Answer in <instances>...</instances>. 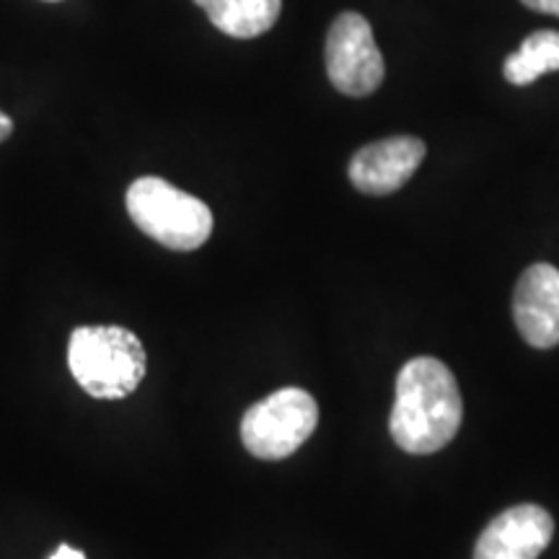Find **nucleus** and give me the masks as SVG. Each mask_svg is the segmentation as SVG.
I'll use <instances>...</instances> for the list:
<instances>
[{
	"mask_svg": "<svg viewBox=\"0 0 559 559\" xmlns=\"http://www.w3.org/2000/svg\"><path fill=\"white\" fill-rule=\"evenodd\" d=\"M461 394L451 368L438 358H415L400 370L389 430L402 451L428 456L461 428Z\"/></svg>",
	"mask_w": 559,
	"mask_h": 559,
	"instance_id": "nucleus-1",
	"label": "nucleus"
},
{
	"mask_svg": "<svg viewBox=\"0 0 559 559\" xmlns=\"http://www.w3.org/2000/svg\"><path fill=\"white\" fill-rule=\"evenodd\" d=\"M68 366L94 400H124L145 379V349L124 326H79L70 334Z\"/></svg>",
	"mask_w": 559,
	"mask_h": 559,
	"instance_id": "nucleus-2",
	"label": "nucleus"
},
{
	"mask_svg": "<svg viewBox=\"0 0 559 559\" xmlns=\"http://www.w3.org/2000/svg\"><path fill=\"white\" fill-rule=\"evenodd\" d=\"M128 213L135 226L174 251H194L213 234L205 202L158 177H140L128 190Z\"/></svg>",
	"mask_w": 559,
	"mask_h": 559,
	"instance_id": "nucleus-3",
	"label": "nucleus"
},
{
	"mask_svg": "<svg viewBox=\"0 0 559 559\" xmlns=\"http://www.w3.org/2000/svg\"><path fill=\"white\" fill-rule=\"evenodd\" d=\"M317 400L304 389H280L247 409L241 419L243 449L262 461L296 453L317 430Z\"/></svg>",
	"mask_w": 559,
	"mask_h": 559,
	"instance_id": "nucleus-4",
	"label": "nucleus"
},
{
	"mask_svg": "<svg viewBox=\"0 0 559 559\" xmlns=\"http://www.w3.org/2000/svg\"><path fill=\"white\" fill-rule=\"evenodd\" d=\"M324 58L326 75L340 94L368 96L383 83V55L360 13L345 11L332 21Z\"/></svg>",
	"mask_w": 559,
	"mask_h": 559,
	"instance_id": "nucleus-5",
	"label": "nucleus"
},
{
	"mask_svg": "<svg viewBox=\"0 0 559 559\" xmlns=\"http://www.w3.org/2000/svg\"><path fill=\"white\" fill-rule=\"evenodd\" d=\"M425 143L412 135H396L370 143L349 160V181L362 194H391L402 190L425 158Z\"/></svg>",
	"mask_w": 559,
	"mask_h": 559,
	"instance_id": "nucleus-6",
	"label": "nucleus"
},
{
	"mask_svg": "<svg viewBox=\"0 0 559 559\" xmlns=\"http://www.w3.org/2000/svg\"><path fill=\"white\" fill-rule=\"evenodd\" d=\"M555 536V521L539 506L508 508L489 521L474 547V559H539Z\"/></svg>",
	"mask_w": 559,
	"mask_h": 559,
	"instance_id": "nucleus-7",
	"label": "nucleus"
},
{
	"mask_svg": "<svg viewBox=\"0 0 559 559\" xmlns=\"http://www.w3.org/2000/svg\"><path fill=\"white\" fill-rule=\"evenodd\" d=\"M513 319L528 345H559V270L534 264L523 272L513 296Z\"/></svg>",
	"mask_w": 559,
	"mask_h": 559,
	"instance_id": "nucleus-8",
	"label": "nucleus"
},
{
	"mask_svg": "<svg viewBox=\"0 0 559 559\" xmlns=\"http://www.w3.org/2000/svg\"><path fill=\"white\" fill-rule=\"evenodd\" d=\"M215 29L234 39H254L275 26L283 0H194Z\"/></svg>",
	"mask_w": 559,
	"mask_h": 559,
	"instance_id": "nucleus-9",
	"label": "nucleus"
},
{
	"mask_svg": "<svg viewBox=\"0 0 559 559\" xmlns=\"http://www.w3.org/2000/svg\"><path fill=\"white\" fill-rule=\"evenodd\" d=\"M551 70H559V32L542 29L531 34L519 52L510 55L502 73L513 86H528Z\"/></svg>",
	"mask_w": 559,
	"mask_h": 559,
	"instance_id": "nucleus-10",
	"label": "nucleus"
},
{
	"mask_svg": "<svg viewBox=\"0 0 559 559\" xmlns=\"http://www.w3.org/2000/svg\"><path fill=\"white\" fill-rule=\"evenodd\" d=\"M531 11L547 13V16H559V0H521Z\"/></svg>",
	"mask_w": 559,
	"mask_h": 559,
	"instance_id": "nucleus-11",
	"label": "nucleus"
},
{
	"mask_svg": "<svg viewBox=\"0 0 559 559\" xmlns=\"http://www.w3.org/2000/svg\"><path fill=\"white\" fill-rule=\"evenodd\" d=\"M50 559H86V555H83V551H79V549L68 547V544H60Z\"/></svg>",
	"mask_w": 559,
	"mask_h": 559,
	"instance_id": "nucleus-12",
	"label": "nucleus"
},
{
	"mask_svg": "<svg viewBox=\"0 0 559 559\" xmlns=\"http://www.w3.org/2000/svg\"><path fill=\"white\" fill-rule=\"evenodd\" d=\"M11 132H13V120L9 115H3V111H0V143H3L5 138H11Z\"/></svg>",
	"mask_w": 559,
	"mask_h": 559,
	"instance_id": "nucleus-13",
	"label": "nucleus"
},
{
	"mask_svg": "<svg viewBox=\"0 0 559 559\" xmlns=\"http://www.w3.org/2000/svg\"><path fill=\"white\" fill-rule=\"evenodd\" d=\"M45 3H60V0H45Z\"/></svg>",
	"mask_w": 559,
	"mask_h": 559,
	"instance_id": "nucleus-14",
	"label": "nucleus"
}]
</instances>
